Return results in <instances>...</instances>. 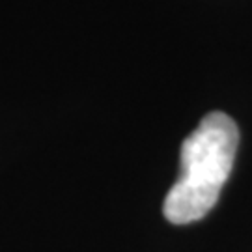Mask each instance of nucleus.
<instances>
[{
    "label": "nucleus",
    "mask_w": 252,
    "mask_h": 252,
    "mask_svg": "<svg viewBox=\"0 0 252 252\" xmlns=\"http://www.w3.org/2000/svg\"><path fill=\"white\" fill-rule=\"evenodd\" d=\"M237 144V126L224 112H209L183 140L180 178L162 204L170 222H194L213 209L232 172Z\"/></svg>",
    "instance_id": "1"
}]
</instances>
